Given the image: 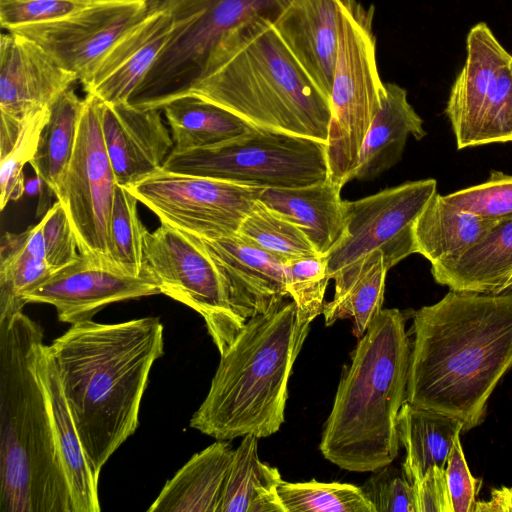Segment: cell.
Listing matches in <instances>:
<instances>
[{
  "label": "cell",
  "mask_w": 512,
  "mask_h": 512,
  "mask_svg": "<svg viewBox=\"0 0 512 512\" xmlns=\"http://www.w3.org/2000/svg\"><path fill=\"white\" fill-rule=\"evenodd\" d=\"M453 512H474L481 480L471 474L460 442H455L445 467Z\"/></svg>",
  "instance_id": "43"
},
{
  "label": "cell",
  "mask_w": 512,
  "mask_h": 512,
  "mask_svg": "<svg viewBox=\"0 0 512 512\" xmlns=\"http://www.w3.org/2000/svg\"><path fill=\"white\" fill-rule=\"evenodd\" d=\"M497 221L459 210L437 192L414 225L416 253L431 266L453 261L480 241Z\"/></svg>",
  "instance_id": "28"
},
{
  "label": "cell",
  "mask_w": 512,
  "mask_h": 512,
  "mask_svg": "<svg viewBox=\"0 0 512 512\" xmlns=\"http://www.w3.org/2000/svg\"><path fill=\"white\" fill-rule=\"evenodd\" d=\"M234 449L217 440L166 482L149 512H218Z\"/></svg>",
  "instance_id": "25"
},
{
  "label": "cell",
  "mask_w": 512,
  "mask_h": 512,
  "mask_svg": "<svg viewBox=\"0 0 512 512\" xmlns=\"http://www.w3.org/2000/svg\"><path fill=\"white\" fill-rule=\"evenodd\" d=\"M414 487L417 512H453L445 468H430Z\"/></svg>",
  "instance_id": "44"
},
{
  "label": "cell",
  "mask_w": 512,
  "mask_h": 512,
  "mask_svg": "<svg viewBox=\"0 0 512 512\" xmlns=\"http://www.w3.org/2000/svg\"><path fill=\"white\" fill-rule=\"evenodd\" d=\"M78 80L31 40L8 31L0 38V113L22 120L50 109Z\"/></svg>",
  "instance_id": "18"
},
{
  "label": "cell",
  "mask_w": 512,
  "mask_h": 512,
  "mask_svg": "<svg viewBox=\"0 0 512 512\" xmlns=\"http://www.w3.org/2000/svg\"><path fill=\"white\" fill-rule=\"evenodd\" d=\"M410 352L404 313L382 309L343 366L319 444L325 459L361 473L397 458V419L406 402Z\"/></svg>",
  "instance_id": "5"
},
{
  "label": "cell",
  "mask_w": 512,
  "mask_h": 512,
  "mask_svg": "<svg viewBox=\"0 0 512 512\" xmlns=\"http://www.w3.org/2000/svg\"><path fill=\"white\" fill-rule=\"evenodd\" d=\"M52 271L32 246L28 231L5 233L0 244V323L22 312L24 295Z\"/></svg>",
  "instance_id": "33"
},
{
  "label": "cell",
  "mask_w": 512,
  "mask_h": 512,
  "mask_svg": "<svg viewBox=\"0 0 512 512\" xmlns=\"http://www.w3.org/2000/svg\"><path fill=\"white\" fill-rule=\"evenodd\" d=\"M83 99L68 89L51 107L37 152L29 163L56 195L76 144Z\"/></svg>",
  "instance_id": "32"
},
{
  "label": "cell",
  "mask_w": 512,
  "mask_h": 512,
  "mask_svg": "<svg viewBox=\"0 0 512 512\" xmlns=\"http://www.w3.org/2000/svg\"><path fill=\"white\" fill-rule=\"evenodd\" d=\"M162 110L175 152L215 147L255 129L228 110L194 95L175 99Z\"/></svg>",
  "instance_id": "31"
},
{
  "label": "cell",
  "mask_w": 512,
  "mask_h": 512,
  "mask_svg": "<svg viewBox=\"0 0 512 512\" xmlns=\"http://www.w3.org/2000/svg\"><path fill=\"white\" fill-rule=\"evenodd\" d=\"M341 189L328 177L300 187L263 188L258 200L296 224L322 256L340 239L346 223Z\"/></svg>",
  "instance_id": "22"
},
{
  "label": "cell",
  "mask_w": 512,
  "mask_h": 512,
  "mask_svg": "<svg viewBox=\"0 0 512 512\" xmlns=\"http://www.w3.org/2000/svg\"><path fill=\"white\" fill-rule=\"evenodd\" d=\"M189 95L255 128L327 144L330 102L293 59L270 17L249 19L228 32Z\"/></svg>",
  "instance_id": "4"
},
{
  "label": "cell",
  "mask_w": 512,
  "mask_h": 512,
  "mask_svg": "<svg viewBox=\"0 0 512 512\" xmlns=\"http://www.w3.org/2000/svg\"><path fill=\"white\" fill-rule=\"evenodd\" d=\"M101 103L92 94L83 99L75 148L55 196L68 216L78 251L112 263L109 223L117 183L104 143Z\"/></svg>",
  "instance_id": "14"
},
{
  "label": "cell",
  "mask_w": 512,
  "mask_h": 512,
  "mask_svg": "<svg viewBox=\"0 0 512 512\" xmlns=\"http://www.w3.org/2000/svg\"><path fill=\"white\" fill-rule=\"evenodd\" d=\"M311 320L282 300L247 319L220 362L190 427L216 440L265 438L285 421L288 381Z\"/></svg>",
  "instance_id": "6"
},
{
  "label": "cell",
  "mask_w": 512,
  "mask_h": 512,
  "mask_svg": "<svg viewBox=\"0 0 512 512\" xmlns=\"http://www.w3.org/2000/svg\"><path fill=\"white\" fill-rule=\"evenodd\" d=\"M385 93L359 154L354 179L372 181L402 158L409 136H426L423 120L408 102L407 91L395 83H384Z\"/></svg>",
  "instance_id": "24"
},
{
  "label": "cell",
  "mask_w": 512,
  "mask_h": 512,
  "mask_svg": "<svg viewBox=\"0 0 512 512\" xmlns=\"http://www.w3.org/2000/svg\"><path fill=\"white\" fill-rule=\"evenodd\" d=\"M474 512H512V487L494 488L488 501H476Z\"/></svg>",
  "instance_id": "45"
},
{
  "label": "cell",
  "mask_w": 512,
  "mask_h": 512,
  "mask_svg": "<svg viewBox=\"0 0 512 512\" xmlns=\"http://www.w3.org/2000/svg\"><path fill=\"white\" fill-rule=\"evenodd\" d=\"M288 296L299 313L313 321L323 312L329 280L325 256L308 257L284 264Z\"/></svg>",
  "instance_id": "38"
},
{
  "label": "cell",
  "mask_w": 512,
  "mask_h": 512,
  "mask_svg": "<svg viewBox=\"0 0 512 512\" xmlns=\"http://www.w3.org/2000/svg\"><path fill=\"white\" fill-rule=\"evenodd\" d=\"M170 11L172 34L126 103L160 109L190 94L221 39L259 16L273 19L290 0H160Z\"/></svg>",
  "instance_id": "8"
},
{
  "label": "cell",
  "mask_w": 512,
  "mask_h": 512,
  "mask_svg": "<svg viewBox=\"0 0 512 512\" xmlns=\"http://www.w3.org/2000/svg\"><path fill=\"white\" fill-rule=\"evenodd\" d=\"M298 66L329 100L339 37V0H290L272 19Z\"/></svg>",
  "instance_id": "21"
},
{
  "label": "cell",
  "mask_w": 512,
  "mask_h": 512,
  "mask_svg": "<svg viewBox=\"0 0 512 512\" xmlns=\"http://www.w3.org/2000/svg\"><path fill=\"white\" fill-rule=\"evenodd\" d=\"M163 324L144 317L116 324H72L48 346L90 468L96 478L139 425L154 362L163 355Z\"/></svg>",
  "instance_id": "2"
},
{
  "label": "cell",
  "mask_w": 512,
  "mask_h": 512,
  "mask_svg": "<svg viewBox=\"0 0 512 512\" xmlns=\"http://www.w3.org/2000/svg\"><path fill=\"white\" fill-rule=\"evenodd\" d=\"M436 192V180L428 178L345 200L344 231L325 256L329 278L334 280L376 250L383 253L389 269L416 253L414 225Z\"/></svg>",
  "instance_id": "13"
},
{
  "label": "cell",
  "mask_w": 512,
  "mask_h": 512,
  "mask_svg": "<svg viewBox=\"0 0 512 512\" xmlns=\"http://www.w3.org/2000/svg\"><path fill=\"white\" fill-rule=\"evenodd\" d=\"M326 145L255 128L215 147L172 151L162 169L262 188L300 187L328 177Z\"/></svg>",
  "instance_id": "9"
},
{
  "label": "cell",
  "mask_w": 512,
  "mask_h": 512,
  "mask_svg": "<svg viewBox=\"0 0 512 512\" xmlns=\"http://www.w3.org/2000/svg\"><path fill=\"white\" fill-rule=\"evenodd\" d=\"M203 240L219 267L233 309L244 319L265 313L288 296L280 258L238 232Z\"/></svg>",
  "instance_id": "20"
},
{
  "label": "cell",
  "mask_w": 512,
  "mask_h": 512,
  "mask_svg": "<svg viewBox=\"0 0 512 512\" xmlns=\"http://www.w3.org/2000/svg\"><path fill=\"white\" fill-rule=\"evenodd\" d=\"M431 274L450 290L500 293L512 274V217L498 220L458 259L431 266Z\"/></svg>",
  "instance_id": "26"
},
{
  "label": "cell",
  "mask_w": 512,
  "mask_h": 512,
  "mask_svg": "<svg viewBox=\"0 0 512 512\" xmlns=\"http://www.w3.org/2000/svg\"><path fill=\"white\" fill-rule=\"evenodd\" d=\"M160 293L147 268L143 274L134 275L109 261L80 253L27 292L24 300L52 305L59 321L72 325L91 320L109 304Z\"/></svg>",
  "instance_id": "16"
},
{
  "label": "cell",
  "mask_w": 512,
  "mask_h": 512,
  "mask_svg": "<svg viewBox=\"0 0 512 512\" xmlns=\"http://www.w3.org/2000/svg\"><path fill=\"white\" fill-rule=\"evenodd\" d=\"M43 345L23 312L0 323V512H73L38 372Z\"/></svg>",
  "instance_id": "3"
},
{
  "label": "cell",
  "mask_w": 512,
  "mask_h": 512,
  "mask_svg": "<svg viewBox=\"0 0 512 512\" xmlns=\"http://www.w3.org/2000/svg\"><path fill=\"white\" fill-rule=\"evenodd\" d=\"M144 264L162 294L202 316L220 355L247 321L233 309L219 267L205 241L161 223L147 231Z\"/></svg>",
  "instance_id": "10"
},
{
  "label": "cell",
  "mask_w": 512,
  "mask_h": 512,
  "mask_svg": "<svg viewBox=\"0 0 512 512\" xmlns=\"http://www.w3.org/2000/svg\"><path fill=\"white\" fill-rule=\"evenodd\" d=\"M286 512H375L362 488L340 482H287L279 486Z\"/></svg>",
  "instance_id": "35"
},
{
  "label": "cell",
  "mask_w": 512,
  "mask_h": 512,
  "mask_svg": "<svg viewBox=\"0 0 512 512\" xmlns=\"http://www.w3.org/2000/svg\"><path fill=\"white\" fill-rule=\"evenodd\" d=\"M284 263L322 256L294 223L257 200L238 231Z\"/></svg>",
  "instance_id": "34"
},
{
  "label": "cell",
  "mask_w": 512,
  "mask_h": 512,
  "mask_svg": "<svg viewBox=\"0 0 512 512\" xmlns=\"http://www.w3.org/2000/svg\"><path fill=\"white\" fill-rule=\"evenodd\" d=\"M38 372L49 402L55 440L68 482L73 512H99L98 478L90 468L48 345H43L41 349Z\"/></svg>",
  "instance_id": "23"
},
{
  "label": "cell",
  "mask_w": 512,
  "mask_h": 512,
  "mask_svg": "<svg viewBox=\"0 0 512 512\" xmlns=\"http://www.w3.org/2000/svg\"><path fill=\"white\" fill-rule=\"evenodd\" d=\"M397 430L406 451L402 471L415 484L430 468L446 467L464 425L455 417L406 401L398 415Z\"/></svg>",
  "instance_id": "27"
},
{
  "label": "cell",
  "mask_w": 512,
  "mask_h": 512,
  "mask_svg": "<svg viewBox=\"0 0 512 512\" xmlns=\"http://www.w3.org/2000/svg\"><path fill=\"white\" fill-rule=\"evenodd\" d=\"M45 261L52 272L73 262L79 255L72 226L62 204L57 200L40 220Z\"/></svg>",
  "instance_id": "42"
},
{
  "label": "cell",
  "mask_w": 512,
  "mask_h": 512,
  "mask_svg": "<svg viewBox=\"0 0 512 512\" xmlns=\"http://www.w3.org/2000/svg\"><path fill=\"white\" fill-rule=\"evenodd\" d=\"M51 109V108H50ZM50 109H41L23 119L20 132L8 152L0 157V208L25 193L23 168L34 158Z\"/></svg>",
  "instance_id": "37"
},
{
  "label": "cell",
  "mask_w": 512,
  "mask_h": 512,
  "mask_svg": "<svg viewBox=\"0 0 512 512\" xmlns=\"http://www.w3.org/2000/svg\"><path fill=\"white\" fill-rule=\"evenodd\" d=\"M93 0H0V23L7 31L71 15Z\"/></svg>",
  "instance_id": "41"
},
{
  "label": "cell",
  "mask_w": 512,
  "mask_h": 512,
  "mask_svg": "<svg viewBox=\"0 0 512 512\" xmlns=\"http://www.w3.org/2000/svg\"><path fill=\"white\" fill-rule=\"evenodd\" d=\"M453 207L487 220L512 217V175L491 171L489 178L478 185L443 195Z\"/></svg>",
  "instance_id": "39"
},
{
  "label": "cell",
  "mask_w": 512,
  "mask_h": 512,
  "mask_svg": "<svg viewBox=\"0 0 512 512\" xmlns=\"http://www.w3.org/2000/svg\"><path fill=\"white\" fill-rule=\"evenodd\" d=\"M374 14L373 5L339 0L326 157L328 178L340 187L354 179L362 144L385 93L376 59Z\"/></svg>",
  "instance_id": "7"
},
{
  "label": "cell",
  "mask_w": 512,
  "mask_h": 512,
  "mask_svg": "<svg viewBox=\"0 0 512 512\" xmlns=\"http://www.w3.org/2000/svg\"><path fill=\"white\" fill-rule=\"evenodd\" d=\"M361 488L375 512H417L414 484L391 464L374 471Z\"/></svg>",
  "instance_id": "40"
},
{
  "label": "cell",
  "mask_w": 512,
  "mask_h": 512,
  "mask_svg": "<svg viewBox=\"0 0 512 512\" xmlns=\"http://www.w3.org/2000/svg\"><path fill=\"white\" fill-rule=\"evenodd\" d=\"M137 198L116 184L109 223L110 258L124 271L141 275L146 271L144 243L147 229L137 211Z\"/></svg>",
  "instance_id": "36"
},
{
  "label": "cell",
  "mask_w": 512,
  "mask_h": 512,
  "mask_svg": "<svg viewBox=\"0 0 512 512\" xmlns=\"http://www.w3.org/2000/svg\"><path fill=\"white\" fill-rule=\"evenodd\" d=\"M508 290H512V274L510 275L509 279L507 280V282L501 289V292L508 291Z\"/></svg>",
  "instance_id": "47"
},
{
  "label": "cell",
  "mask_w": 512,
  "mask_h": 512,
  "mask_svg": "<svg viewBox=\"0 0 512 512\" xmlns=\"http://www.w3.org/2000/svg\"><path fill=\"white\" fill-rule=\"evenodd\" d=\"M152 0H93L85 8L51 22L18 27L83 83L113 44L148 12Z\"/></svg>",
  "instance_id": "15"
},
{
  "label": "cell",
  "mask_w": 512,
  "mask_h": 512,
  "mask_svg": "<svg viewBox=\"0 0 512 512\" xmlns=\"http://www.w3.org/2000/svg\"><path fill=\"white\" fill-rule=\"evenodd\" d=\"M466 40V61L445 108L457 148L511 142L512 54L484 22Z\"/></svg>",
  "instance_id": "11"
},
{
  "label": "cell",
  "mask_w": 512,
  "mask_h": 512,
  "mask_svg": "<svg viewBox=\"0 0 512 512\" xmlns=\"http://www.w3.org/2000/svg\"><path fill=\"white\" fill-rule=\"evenodd\" d=\"M160 111L102 101V133L117 184L128 186L162 169L174 142Z\"/></svg>",
  "instance_id": "19"
},
{
  "label": "cell",
  "mask_w": 512,
  "mask_h": 512,
  "mask_svg": "<svg viewBox=\"0 0 512 512\" xmlns=\"http://www.w3.org/2000/svg\"><path fill=\"white\" fill-rule=\"evenodd\" d=\"M406 401L480 425L488 400L512 368V290H450L413 312Z\"/></svg>",
  "instance_id": "1"
},
{
  "label": "cell",
  "mask_w": 512,
  "mask_h": 512,
  "mask_svg": "<svg viewBox=\"0 0 512 512\" xmlns=\"http://www.w3.org/2000/svg\"><path fill=\"white\" fill-rule=\"evenodd\" d=\"M125 187L161 223L206 240L237 233L263 189L163 169Z\"/></svg>",
  "instance_id": "12"
},
{
  "label": "cell",
  "mask_w": 512,
  "mask_h": 512,
  "mask_svg": "<svg viewBox=\"0 0 512 512\" xmlns=\"http://www.w3.org/2000/svg\"><path fill=\"white\" fill-rule=\"evenodd\" d=\"M388 270L383 253L376 250L337 276L334 297L325 302L322 312L325 325L351 319L359 339L382 310Z\"/></svg>",
  "instance_id": "29"
},
{
  "label": "cell",
  "mask_w": 512,
  "mask_h": 512,
  "mask_svg": "<svg viewBox=\"0 0 512 512\" xmlns=\"http://www.w3.org/2000/svg\"><path fill=\"white\" fill-rule=\"evenodd\" d=\"M173 26L169 9L152 0L146 15L113 44L81 83L86 94L106 103L127 102L165 47Z\"/></svg>",
  "instance_id": "17"
},
{
  "label": "cell",
  "mask_w": 512,
  "mask_h": 512,
  "mask_svg": "<svg viewBox=\"0 0 512 512\" xmlns=\"http://www.w3.org/2000/svg\"><path fill=\"white\" fill-rule=\"evenodd\" d=\"M43 180L35 174V177L25 179V193L28 195H36L41 191Z\"/></svg>",
  "instance_id": "46"
},
{
  "label": "cell",
  "mask_w": 512,
  "mask_h": 512,
  "mask_svg": "<svg viewBox=\"0 0 512 512\" xmlns=\"http://www.w3.org/2000/svg\"><path fill=\"white\" fill-rule=\"evenodd\" d=\"M258 439L245 435L234 449L218 512H286L279 495V470L263 463Z\"/></svg>",
  "instance_id": "30"
}]
</instances>
